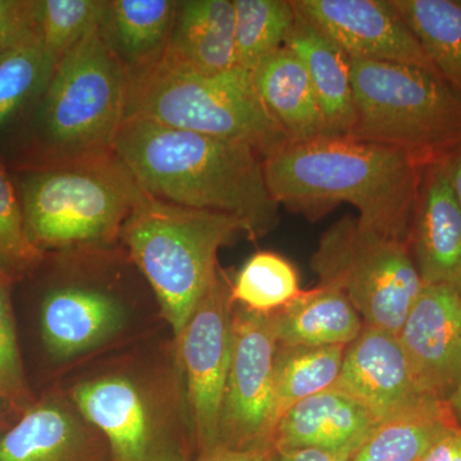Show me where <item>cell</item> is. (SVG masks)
<instances>
[{
    "instance_id": "cell-1",
    "label": "cell",
    "mask_w": 461,
    "mask_h": 461,
    "mask_svg": "<svg viewBox=\"0 0 461 461\" xmlns=\"http://www.w3.org/2000/svg\"><path fill=\"white\" fill-rule=\"evenodd\" d=\"M424 166L406 151L351 136L287 142L264 158L278 205L314 221L346 203L363 226L406 244Z\"/></svg>"
},
{
    "instance_id": "cell-2",
    "label": "cell",
    "mask_w": 461,
    "mask_h": 461,
    "mask_svg": "<svg viewBox=\"0 0 461 461\" xmlns=\"http://www.w3.org/2000/svg\"><path fill=\"white\" fill-rule=\"evenodd\" d=\"M114 153L141 189L158 199L232 215L253 241L277 227L280 205L267 184L264 157L250 145L129 117Z\"/></svg>"
},
{
    "instance_id": "cell-3",
    "label": "cell",
    "mask_w": 461,
    "mask_h": 461,
    "mask_svg": "<svg viewBox=\"0 0 461 461\" xmlns=\"http://www.w3.org/2000/svg\"><path fill=\"white\" fill-rule=\"evenodd\" d=\"M102 433L113 461H194L195 445L175 341L159 357L126 360L66 391Z\"/></svg>"
},
{
    "instance_id": "cell-4",
    "label": "cell",
    "mask_w": 461,
    "mask_h": 461,
    "mask_svg": "<svg viewBox=\"0 0 461 461\" xmlns=\"http://www.w3.org/2000/svg\"><path fill=\"white\" fill-rule=\"evenodd\" d=\"M126 96V69L95 27L58 63L14 171L112 153Z\"/></svg>"
},
{
    "instance_id": "cell-5",
    "label": "cell",
    "mask_w": 461,
    "mask_h": 461,
    "mask_svg": "<svg viewBox=\"0 0 461 461\" xmlns=\"http://www.w3.org/2000/svg\"><path fill=\"white\" fill-rule=\"evenodd\" d=\"M240 233L248 236L247 227L232 215L173 204L141 191L121 241L154 291L173 339L217 280L221 249Z\"/></svg>"
},
{
    "instance_id": "cell-6",
    "label": "cell",
    "mask_w": 461,
    "mask_h": 461,
    "mask_svg": "<svg viewBox=\"0 0 461 461\" xmlns=\"http://www.w3.org/2000/svg\"><path fill=\"white\" fill-rule=\"evenodd\" d=\"M27 229L48 250H104L121 232L140 185L112 153L14 169Z\"/></svg>"
},
{
    "instance_id": "cell-7",
    "label": "cell",
    "mask_w": 461,
    "mask_h": 461,
    "mask_svg": "<svg viewBox=\"0 0 461 461\" xmlns=\"http://www.w3.org/2000/svg\"><path fill=\"white\" fill-rule=\"evenodd\" d=\"M129 117L242 142L264 158L290 142L260 99L251 71L242 68L196 74L159 58L127 72L124 120Z\"/></svg>"
},
{
    "instance_id": "cell-8",
    "label": "cell",
    "mask_w": 461,
    "mask_h": 461,
    "mask_svg": "<svg viewBox=\"0 0 461 461\" xmlns=\"http://www.w3.org/2000/svg\"><path fill=\"white\" fill-rule=\"evenodd\" d=\"M351 138L406 151L423 163L461 150V93L420 67L351 59Z\"/></svg>"
},
{
    "instance_id": "cell-9",
    "label": "cell",
    "mask_w": 461,
    "mask_h": 461,
    "mask_svg": "<svg viewBox=\"0 0 461 461\" xmlns=\"http://www.w3.org/2000/svg\"><path fill=\"white\" fill-rule=\"evenodd\" d=\"M320 285L341 291L364 326L402 329L423 282L406 242L345 215L321 235L311 259Z\"/></svg>"
},
{
    "instance_id": "cell-10",
    "label": "cell",
    "mask_w": 461,
    "mask_h": 461,
    "mask_svg": "<svg viewBox=\"0 0 461 461\" xmlns=\"http://www.w3.org/2000/svg\"><path fill=\"white\" fill-rule=\"evenodd\" d=\"M277 348L271 314L236 304L218 445L239 450L275 447Z\"/></svg>"
},
{
    "instance_id": "cell-11",
    "label": "cell",
    "mask_w": 461,
    "mask_h": 461,
    "mask_svg": "<svg viewBox=\"0 0 461 461\" xmlns=\"http://www.w3.org/2000/svg\"><path fill=\"white\" fill-rule=\"evenodd\" d=\"M232 280L223 268L173 339L180 362L195 457L218 445L235 309Z\"/></svg>"
},
{
    "instance_id": "cell-12",
    "label": "cell",
    "mask_w": 461,
    "mask_h": 461,
    "mask_svg": "<svg viewBox=\"0 0 461 461\" xmlns=\"http://www.w3.org/2000/svg\"><path fill=\"white\" fill-rule=\"evenodd\" d=\"M396 335L421 393L447 405L461 381V288L423 285Z\"/></svg>"
},
{
    "instance_id": "cell-13",
    "label": "cell",
    "mask_w": 461,
    "mask_h": 461,
    "mask_svg": "<svg viewBox=\"0 0 461 461\" xmlns=\"http://www.w3.org/2000/svg\"><path fill=\"white\" fill-rule=\"evenodd\" d=\"M291 2L303 20L329 36L351 59L399 63L436 72L391 0Z\"/></svg>"
},
{
    "instance_id": "cell-14",
    "label": "cell",
    "mask_w": 461,
    "mask_h": 461,
    "mask_svg": "<svg viewBox=\"0 0 461 461\" xmlns=\"http://www.w3.org/2000/svg\"><path fill=\"white\" fill-rule=\"evenodd\" d=\"M335 387L366 406L379 423L446 405L421 393L396 333L377 327L364 326L346 348Z\"/></svg>"
},
{
    "instance_id": "cell-15",
    "label": "cell",
    "mask_w": 461,
    "mask_h": 461,
    "mask_svg": "<svg viewBox=\"0 0 461 461\" xmlns=\"http://www.w3.org/2000/svg\"><path fill=\"white\" fill-rule=\"evenodd\" d=\"M0 461H113L104 437L53 390L35 400L0 436Z\"/></svg>"
},
{
    "instance_id": "cell-16",
    "label": "cell",
    "mask_w": 461,
    "mask_h": 461,
    "mask_svg": "<svg viewBox=\"0 0 461 461\" xmlns=\"http://www.w3.org/2000/svg\"><path fill=\"white\" fill-rule=\"evenodd\" d=\"M129 312L104 288L63 285L41 303V338L57 360H72L113 341L126 329Z\"/></svg>"
},
{
    "instance_id": "cell-17",
    "label": "cell",
    "mask_w": 461,
    "mask_h": 461,
    "mask_svg": "<svg viewBox=\"0 0 461 461\" xmlns=\"http://www.w3.org/2000/svg\"><path fill=\"white\" fill-rule=\"evenodd\" d=\"M408 245L423 285L461 288V205L446 158L424 166Z\"/></svg>"
},
{
    "instance_id": "cell-18",
    "label": "cell",
    "mask_w": 461,
    "mask_h": 461,
    "mask_svg": "<svg viewBox=\"0 0 461 461\" xmlns=\"http://www.w3.org/2000/svg\"><path fill=\"white\" fill-rule=\"evenodd\" d=\"M378 424L366 406L332 387L295 403L282 415L276 427L275 448H357Z\"/></svg>"
},
{
    "instance_id": "cell-19",
    "label": "cell",
    "mask_w": 461,
    "mask_h": 461,
    "mask_svg": "<svg viewBox=\"0 0 461 461\" xmlns=\"http://www.w3.org/2000/svg\"><path fill=\"white\" fill-rule=\"evenodd\" d=\"M233 0H178L171 35L160 59L196 74L239 68Z\"/></svg>"
},
{
    "instance_id": "cell-20",
    "label": "cell",
    "mask_w": 461,
    "mask_h": 461,
    "mask_svg": "<svg viewBox=\"0 0 461 461\" xmlns=\"http://www.w3.org/2000/svg\"><path fill=\"white\" fill-rule=\"evenodd\" d=\"M58 63L33 25L0 54V162L16 158Z\"/></svg>"
},
{
    "instance_id": "cell-21",
    "label": "cell",
    "mask_w": 461,
    "mask_h": 461,
    "mask_svg": "<svg viewBox=\"0 0 461 461\" xmlns=\"http://www.w3.org/2000/svg\"><path fill=\"white\" fill-rule=\"evenodd\" d=\"M264 105L290 142L329 136L320 103L304 63L286 45L251 71Z\"/></svg>"
},
{
    "instance_id": "cell-22",
    "label": "cell",
    "mask_w": 461,
    "mask_h": 461,
    "mask_svg": "<svg viewBox=\"0 0 461 461\" xmlns=\"http://www.w3.org/2000/svg\"><path fill=\"white\" fill-rule=\"evenodd\" d=\"M285 45L304 63L329 136H350L355 124L351 58L299 14Z\"/></svg>"
},
{
    "instance_id": "cell-23",
    "label": "cell",
    "mask_w": 461,
    "mask_h": 461,
    "mask_svg": "<svg viewBox=\"0 0 461 461\" xmlns=\"http://www.w3.org/2000/svg\"><path fill=\"white\" fill-rule=\"evenodd\" d=\"M178 0H107L99 32L126 72L165 53Z\"/></svg>"
},
{
    "instance_id": "cell-24",
    "label": "cell",
    "mask_w": 461,
    "mask_h": 461,
    "mask_svg": "<svg viewBox=\"0 0 461 461\" xmlns=\"http://www.w3.org/2000/svg\"><path fill=\"white\" fill-rule=\"evenodd\" d=\"M271 317L278 345L284 346H348L364 329L348 297L323 285L303 291Z\"/></svg>"
},
{
    "instance_id": "cell-25",
    "label": "cell",
    "mask_w": 461,
    "mask_h": 461,
    "mask_svg": "<svg viewBox=\"0 0 461 461\" xmlns=\"http://www.w3.org/2000/svg\"><path fill=\"white\" fill-rule=\"evenodd\" d=\"M437 74L461 93V0H391Z\"/></svg>"
},
{
    "instance_id": "cell-26",
    "label": "cell",
    "mask_w": 461,
    "mask_h": 461,
    "mask_svg": "<svg viewBox=\"0 0 461 461\" xmlns=\"http://www.w3.org/2000/svg\"><path fill=\"white\" fill-rule=\"evenodd\" d=\"M346 348L348 346L278 345L275 357L278 420L295 403L335 387Z\"/></svg>"
},
{
    "instance_id": "cell-27",
    "label": "cell",
    "mask_w": 461,
    "mask_h": 461,
    "mask_svg": "<svg viewBox=\"0 0 461 461\" xmlns=\"http://www.w3.org/2000/svg\"><path fill=\"white\" fill-rule=\"evenodd\" d=\"M447 405L411 412L379 423L351 461H420L451 424Z\"/></svg>"
},
{
    "instance_id": "cell-28",
    "label": "cell",
    "mask_w": 461,
    "mask_h": 461,
    "mask_svg": "<svg viewBox=\"0 0 461 461\" xmlns=\"http://www.w3.org/2000/svg\"><path fill=\"white\" fill-rule=\"evenodd\" d=\"M239 68L253 71L285 47L296 23L291 0H233Z\"/></svg>"
},
{
    "instance_id": "cell-29",
    "label": "cell",
    "mask_w": 461,
    "mask_h": 461,
    "mask_svg": "<svg viewBox=\"0 0 461 461\" xmlns=\"http://www.w3.org/2000/svg\"><path fill=\"white\" fill-rule=\"evenodd\" d=\"M293 264L272 251L249 258L232 280V299L257 313L280 311L303 293Z\"/></svg>"
},
{
    "instance_id": "cell-30",
    "label": "cell",
    "mask_w": 461,
    "mask_h": 461,
    "mask_svg": "<svg viewBox=\"0 0 461 461\" xmlns=\"http://www.w3.org/2000/svg\"><path fill=\"white\" fill-rule=\"evenodd\" d=\"M45 260L30 236L16 181L0 162V285L11 287L38 271Z\"/></svg>"
},
{
    "instance_id": "cell-31",
    "label": "cell",
    "mask_w": 461,
    "mask_h": 461,
    "mask_svg": "<svg viewBox=\"0 0 461 461\" xmlns=\"http://www.w3.org/2000/svg\"><path fill=\"white\" fill-rule=\"evenodd\" d=\"M107 0H33V21L50 56L60 62L99 26Z\"/></svg>"
},
{
    "instance_id": "cell-32",
    "label": "cell",
    "mask_w": 461,
    "mask_h": 461,
    "mask_svg": "<svg viewBox=\"0 0 461 461\" xmlns=\"http://www.w3.org/2000/svg\"><path fill=\"white\" fill-rule=\"evenodd\" d=\"M35 400L23 368L9 287L0 285V402L20 415Z\"/></svg>"
},
{
    "instance_id": "cell-33",
    "label": "cell",
    "mask_w": 461,
    "mask_h": 461,
    "mask_svg": "<svg viewBox=\"0 0 461 461\" xmlns=\"http://www.w3.org/2000/svg\"><path fill=\"white\" fill-rule=\"evenodd\" d=\"M35 25L33 0H0V54Z\"/></svg>"
},
{
    "instance_id": "cell-34",
    "label": "cell",
    "mask_w": 461,
    "mask_h": 461,
    "mask_svg": "<svg viewBox=\"0 0 461 461\" xmlns=\"http://www.w3.org/2000/svg\"><path fill=\"white\" fill-rule=\"evenodd\" d=\"M420 461H461L460 424H451L430 446Z\"/></svg>"
},
{
    "instance_id": "cell-35",
    "label": "cell",
    "mask_w": 461,
    "mask_h": 461,
    "mask_svg": "<svg viewBox=\"0 0 461 461\" xmlns=\"http://www.w3.org/2000/svg\"><path fill=\"white\" fill-rule=\"evenodd\" d=\"M275 454V447L239 450L217 445L208 453L198 455L194 461H272Z\"/></svg>"
},
{
    "instance_id": "cell-36",
    "label": "cell",
    "mask_w": 461,
    "mask_h": 461,
    "mask_svg": "<svg viewBox=\"0 0 461 461\" xmlns=\"http://www.w3.org/2000/svg\"><path fill=\"white\" fill-rule=\"evenodd\" d=\"M446 163H447L448 175H450L455 195H456L461 205V150L446 158Z\"/></svg>"
},
{
    "instance_id": "cell-37",
    "label": "cell",
    "mask_w": 461,
    "mask_h": 461,
    "mask_svg": "<svg viewBox=\"0 0 461 461\" xmlns=\"http://www.w3.org/2000/svg\"><path fill=\"white\" fill-rule=\"evenodd\" d=\"M447 408L451 415H453L455 421L461 426V381L454 395L448 400Z\"/></svg>"
},
{
    "instance_id": "cell-38",
    "label": "cell",
    "mask_w": 461,
    "mask_h": 461,
    "mask_svg": "<svg viewBox=\"0 0 461 461\" xmlns=\"http://www.w3.org/2000/svg\"><path fill=\"white\" fill-rule=\"evenodd\" d=\"M355 451H351V453L345 454L344 456L339 457L338 461H351V457H353Z\"/></svg>"
}]
</instances>
